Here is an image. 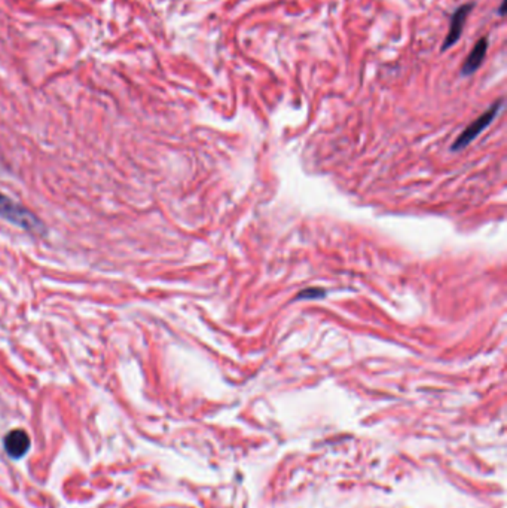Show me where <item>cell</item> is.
<instances>
[{
  "mask_svg": "<svg viewBox=\"0 0 507 508\" xmlns=\"http://www.w3.org/2000/svg\"><path fill=\"white\" fill-rule=\"evenodd\" d=\"M0 219L31 233H45V224L40 222L38 215H35L30 210H27L23 205L14 201L13 198H9L2 192H0Z\"/></svg>",
  "mask_w": 507,
  "mask_h": 508,
  "instance_id": "obj_1",
  "label": "cell"
},
{
  "mask_svg": "<svg viewBox=\"0 0 507 508\" xmlns=\"http://www.w3.org/2000/svg\"><path fill=\"white\" fill-rule=\"evenodd\" d=\"M501 106H503V100H499L497 103L492 104V107H491V109H490L488 112H485L483 115H481V116L476 119V121L472 122V124H470V125L465 129V131H462V133L460 134V137L456 140V143L452 145V150H454V152H457V150H460V149H465L469 143H472L473 140L476 138V137H478V136L483 131V129L487 128V126H488V125L494 121V117L497 116L499 110L501 109Z\"/></svg>",
  "mask_w": 507,
  "mask_h": 508,
  "instance_id": "obj_2",
  "label": "cell"
},
{
  "mask_svg": "<svg viewBox=\"0 0 507 508\" xmlns=\"http://www.w3.org/2000/svg\"><path fill=\"white\" fill-rule=\"evenodd\" d=\"M473 8H474V3H466L456 10L454 15H452V18H451V27H449L448 35H446L444 43H442V51H446L451 47H454L456 43L460 40V38L462 35V30H465L466 19L470 15Z\"/></svg>",
  "mask_w": 507,
  "mask_h": 508,
  "instance_id": "obj_3",
  "label": "cell"
},
{
  "mask_svg": "<svg viewBox=\"0 0 507 508\" xmlns=\"http://www.w3.org/2000/svg\"><path fill=\"white\" fill-rule=\"evenodd\" d=\"M5 450L10 458H23L30 449V437L24 429H13L5 437Z\"/></svg>",
  "mask_w": 507,
  "mask_h": 508,
  "instance_id": "obj_4",
  "label": "cell"
},
{
  "mask_svg": "<svg viewBox=\"0 0 507 508\" xmlns=\"http://www.w3.org/2000/svg\"><path fill=\"white\" fill-rule=\"evenodd\" d=\"M487 51H488V38H482L478 40L476 45H474V48L467 56L465 64H462L461 67L462 76H470V74H473L482 66L485 56H487Z\"/></svg>",
  "mask_w": 507,
  "mask_h": 508,
  "instance_id": "obj_5",
  "label": "cell"
},
{
  "mask_svg": "<svg viewBox=\"0 0 507 508\" xmlns=\"http://www.w3.org/2000/svg\"><path fill=\"white\" fill-rule=\"evenodd\" d=\"M325 296H326V291L321 288H305L300 291V293L296 296V299H320Z\"/></svg>",
  "mask_w": 507,
  "mask_h": 508,
  "instance_id": "obj_6",
  "label": "cell"
}]
</instances>
